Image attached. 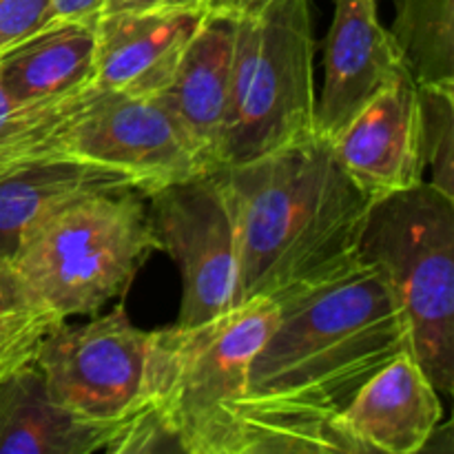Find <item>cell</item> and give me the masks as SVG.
<instances>
[{
  "label": "cell",
  "mask_w": 454,
  "mask_h": 454,
  "mask_svg": "<svg viewBox=\"0 0 454 454\" xmlns=\"http://www.w3.org/2000/svg\"><path fill=\"white\" fill-rule=\"evenodd\" d=\"M247 377V454H366L340 424L377 371L411 353L393 293L357 260L275 297Z\"/></svg>",
  "instance_id": "cell-1"
},
{
  "label": "cell",
  "mask_w": 454,
  "mask_h": 454,
  "mask_svg": "<svg viewBox=\"0 0 454 454\" xmlns=\"http://www.w3.org/2000/svg\"><path fill=\"white\" fill-rule=\"evenodd\" d=\"M235 226L233 309L275 300L357 260L371 198L310 131L248 162L217 168Z\"/></svg>",
  "instance_id": "cell-2"
},
{
  "label": "cell",
  "mask_w": 454,
  "mask_h": 454,
  "mask_svg": "<svg viewBox=\"0 0 454 454\" xmlns=\"http://www.w3.org/2000/svg\"><path fill=\"white\" fill-rule=\"evenodd\" d=\"M278 304L251 300L200 326L149 333L136 411L162 426L186 454H247V377ZM131 412V415H133Z\"/></svg>",
  "instance_id": "cell-3"
},
{
  "label": "cell",
  "mask_w": 454,
  "mask_h": 454,
  "mask_svg": "<svg viewBox=\"0 0 454 454\" xmlns=\"http://www.w3.org/2000/svg\"><path fill=\"white\" fill-rule=\"evenodd\" d=\"M357 257L393 293L437 393L454 384V198L430 182L371 200Z\"/></svg>",
  "instance_id": "cell-4"
},
{
  "label": "cell",
  "mask_w": 454,
  "mask_h": 454,
  "mask_svg": "<svg viewBox=\"0 0 454 454\" xmlns=\"http://www.w3.org/2000/svg\"><path fill=\"white\" fill-rule=\"evenodd\" d=\"M140 191L91 193L40 222L13 260L31 295L67 322L122 295L160 251Z\"/></svg>",
  "instance_id": "cell-5"
},
{
  "label": "cell",
  "mask_w": 454,
  "mask_h": 454,
  "mask_svg": "<svg viewBox=\"0 0 454 454\" xmlns=\"http://www.w3.org/2000/svg\"><path fill=\"white\" fill-rule=\"evenodd\" d=\"M310 0H269L238 18L220 167L248 162L315 131Z\"/></svg>",
  "instance_id": "cell-6"
},
{
  "label": "cell",
  "mask_w": 454,
  "mask_h": 454,
  "mask_svg": "<svg viewBox=\"0 0 454 454\" xmlns=\"http://www.w3.org/2000/svg\"><path fill=\"white\" fill-rule=\"evenodd\" d=\"M146 198L160 251L182 273L177 326H200L233 309L235 226L220 171L171 182Z\"/></svg>",
  "instance_id": "cell-7"
},
{
  "label": "cell",
  "mask_w": 454,
  "mask_h": 454,
  "mask_svg": "<svg viewBox=\"0 0 454 454\" xmlns=\"http://www.w3.org/2000/svg\"><path fill=\"white\" fill-rule=\"evenodd\" d=\"M149 333L131 324L120 304L82 326L60 324L44 340L35 366L51 397L75 415L122 424L140 402Z\"/></svg>",
  "instance_id": "cell-8"
},
{
  "label": "cell",
  "mask_w": 454,
  "mask_h": 454,
  "mask_svg": "<svg viewBox=\"0 0 454 454\" xmlns=\"http://www.w3.org/2000/svg\"><path fill=\"white\" fill-rule=\"evenodd\" d=\"M60 155L114 168L142 195L213 171L155 98L109 91L71 124Z\"/></svg>",
  "instance_id": "cell-9"
},
{
  "label": "cell",
  "mask_w": 454,
  "mask_h": 454,
  "mask_svg": "<svg viewBox=\"0 0 454 454\" xmlns=\"http://www.w3.org/2000/svg\"><path fill=\"white\" fill-rule=\"evenodd\" d=\"M408 65L393 31L377 16V0H335L324 47V84L315 100V133L335 140Z\"/></svg>",
  "instance_id": "cell-10"
},
{
  "label": "cell",
  "mask_w": 454,
  "mask_h": 454,
  "mask_svg": "<svg viewBox=\"0 0 454 454\" xmlns=\"http://www.w3.org/2000/svg\"><path fill=\"white\" fill-rule=\"evenodd\" d=\"M337 160L371 200L424 182L417 80L402 71L331 142Z\"/></svg>",
  "instance_id": "cell-11"
},
{
  "label": "cell",
  "mask_w": 454,
  "mask_h": 454,
  "mask_svg": "<svg viewBox=\"0 0 454 454\" xmlns=\"http://www.w3.org/2000/svg\"><path fill=\"white\" fill-rule=\"evenodd\" d=\"M207 9L105 13L96 22V87L155 98L171 80Z\"/></svg>",
  "instance_id": "cell-12"
},
{
  "label": "cell",
  "mask_w": 454,
  "mask_h": 454,
  "mask_svg": "<svg viewBox=\"0 0 454 454\" xmlns=\"http://www.w3.org/2000/svg\"><path fill=\"white\" fill-rule=\"evenodd\" d=\"M442 399L412 353L377 371L337 415L364 452L415 454L442 424Z\"/></svg>",
  "instance_id": "cell-13"
},
{
  "label": "cell",
  "mask_w": 454,
  "mask_h": 454,
  "mask_svg": "<svg viewBox=\"0 0 454 454\" xmlns=\"http://www.w3.org/2000/svg\"><path fill=\"white\" fill-rule=\"evenodd\" d=\"M235 34L238 18L207 12L168 84L155 96L213 171L220 168L217 151L229 106Z\"/></svg>",
  "instance_id": "cell-14"
},
{
  "label": "cell",
  "mask_w": 454,
  "mask_h": 454,
  "mask_svg": "<svg viewBox=\"0 0 454 454\" xmlns=\"http://www.w3.org/2000/svg\"><path fill=\"white\" fill-rule=\"evenodd\" d=\"M136 189L114 168L47 155L0 171V257L13 262L35 226L74 200ZM137 191V189H136Z\"/></svg>",
  "instance_id": "cell-15"
},
{
  "label": "cell",
  "mask_w": 454,
  "mask_h": 454,
  "mask_svg": "<svg viewBox=\"0 0 454 454\" xmlns=\"http://www.w3.org/2000/svg\"><path fill=\"white\" fill-rule=\"evenodd\" d=\"M120 428L122 424L89 421L58 403L35 364L0 384V454L106 452Z\"/></svg>",
  "instance_id": "cell-16"
},
{
  "label": "cell",
  "mask_w": 454,
  "mask_h": 454,
  "mask_svg": "<svg viewBox=\"0 0 454 454\" xmlns=\"http://www.w3.org/2000/svg\"><path fill=\"white\" fill-rule=\"evenodd\" d=\"M96 87V22H47L0 53V89L16 102H51Z\"/></svg>",
  "instance_id": "cell-17"
},
{
  "label": "cell",
  "mask_w": 454,
  "mask_h": 454,
  "mask_svg": "<svg viewBox=\"0 0 454 454\" xmlns=\"http://www.w3.org/2000/svg\"><path fill=\"white\" fill-rule=\"evenodd\" d=\"M91 87L51 102H16L0 89V171L29 160L60 155L71 124L98 100Z\"/></svg>",
  "instance_id": "cell-18"
},
{
  "label": "cell",
  "mask_w": 454,
  "mask_h": 454,
  "mask_svg": "<svg viewBox=\"0 0 454 454\" xmlns=\"http://www.w3.org/2000/svg\"><path fill=\"white\" fill-rule=\"evenodd\" d=\"M390 31L417 82L454 80V0H397Z\"/></svg>",
  "instance_id": "cell-19"
},
{
  "label": "cell",
  "mask_w": 454,
  "mask_h": 454,
  "mask_svg": "<svg viewBox=\"0 0 454 454\" xmlns=\"http://www.w3.org/2000/svg\"><path fill=\"white\" fill-rule=\"evenodd\" d=\"M417 109L430 184L454 198V80L417 82Z\"/></svg>",
  "instance_id": "cell-20"
},
{
  "label": "cell",
  "mask_w": 454,
  "mask_h": 454,
  "mask_svg": "<svg viewBox=\"0 0 454 454\" xmlns=\"http://www.w3.org/2000/svg\"><path fill=\"white\" fill-rule=\"evenodd\" d=\"M65 319L44 306L0 315V384L27 366H34L44 340Z\"/></svg>",
  "instance_id": "cell-21"
},
{
  "label": "cell",
  "mask_w": 454,
  "mask_h": 454,
  "mask_svg": "<svg viewBox=\"0 0 454 454\" xmlns=\"http://www.w3.org/2000/svg\"><path fill=\"white\" fill-rule=\"evenodd\" d=\"M51 0H0V53L47 25Z\"/></svg>",
  "instance_id": "cell-22"
},
{
  "label": "cell",
  "mask_w": 454,
  "mask_h": 454,
  "mask_svg": "<svg viewBox=\"0 0 454 454\" xmlns=\"http://www.w3.org/2000/svg\"><path fill=\"white\" fill-rule=\"evenodd\" d=\"M40 306L31 295L29 286L22 279L16 264L0 257V315L13 313V310Z\"/></svg>",
  "instance_id": "cell-23"
},
{
  "label": "cell",
  "mask_w": 454,
  "mask_h": 454,
  "mask_svg": "<svg viewBox=\"0 0 454 454\" xmlns=\"http://www.w3.org/2000/svg\"><path fill=\"white\" fill-rule=\"evenodd\" d=\"M182 9H207V0H106L100 16L120 12H182Z\"/></svg>",
  "instance_id": "cell-24"
},
{
  "label": "cell",
  "mask_w": 454,
  "mask_h": 454,
  "mask_svg": "<svg viewBox=\"0 0 454 454\" xmlns=\"http://www.w3.org/2000/svg\"><path fill=\"white\" fill-rule=\"evenodd\" d=\"M106 0H51L47 22L75 20V22H98Z\"/></svg>",
  "instance_id": "cell-25"
},
{
  "label": "cell",
  "mask_w": 454,
  "mask_h": 454,
  "mask_svg": "<svg viewBox=\"0 0 454 454\" xmlns=\"http://www.w3.org/2000/svg\"><path fill=\"white\" fill-rule=\"evenodd\" d=\"M269 4V0H207V12L229 13V16L244 18L257 16Z\"/></svg>",
  "instance_id": "cell-26"
}]
</instances>
